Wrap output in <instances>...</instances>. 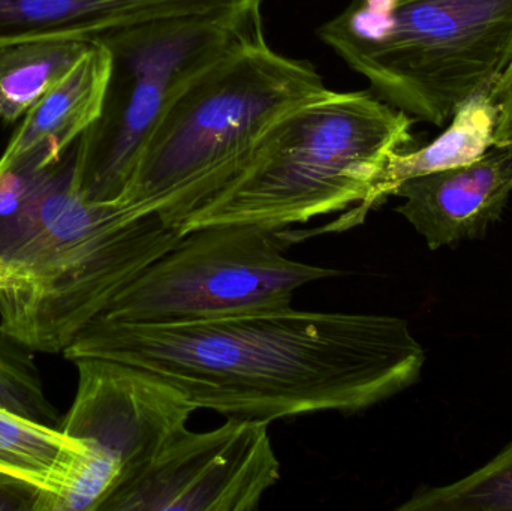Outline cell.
Segmentation results:
<instances>
[{"instance_id": "obj_3", "label": "cell", "mask_w": 512, "mask_h": 511, "mask_svg": "<svg viewBox=\"0 0 512 511\" xmlns=\"http://www.w3.org/2000/svg\"><path fill=\"white\" fill-rule=\"evenodd\" d=\"M412 125V116L370 92L328 89L274 122L180 233L221 224L282 231L336 212L345 213L319 233L360 225L385 165L414 143Z\"/></svg>"}, {"instance_id": "obj_9", "label": "cell", "mask_w": 512, "mask_h": 511, "mask_svg": "<svg viewBox=\"0 0 512 511\" xmlns=\"http://www.w3.org/2000/svg\"><path fill=\"white\" fill-rule=\"evenodd\" d=\"M74 363L77 395L60 429L113 456L122 465V488L188 429L198 408L182 390L138 366L107 359Z\"/></svg>"}, {"instance_id": "obj_8", "label": "cell", "mask_w": 512, "mask_h": 511, "mask_svg": "<svg viewBox=\"0 0 512 511\" xmlns=\"http://www.w3.org/2000/svg\"><path fill=\"white\" fill-rule=\"evenodd\" d=\"M267 422L233 419L209 432L185 429L101 511H254L280 480Z\"/></svg>"}, {"instance_id": "obj_16", "label": "cell", "mask_w": 512, "mask_h": 511, "mask_svg": "<svg viewBox=\"0 0 512 511\" xmlns=\"http://www.w3.org/2000/svg\"><path fill=\"white\" fill-rule=\"evenodd\" d=\"M400 511H512V441L457 482L418 488Z\"/></svg>"}, {"instance_id": "obj_15", "label": "cell", "mask_w": 512, "mask_h": 511, "mask_svg": "<svg viewBox=\"0 0 512 511\" xmlns=\"http://www.w3.org/2000/svg\"><path fill=\"white\" fill-rule=\"evenodd\" d=\"M86 441L0 407V474L53 494Z\"/></svg>"}, {"instance_id": "obj_17", "label": "cell", "mask_w": 512, "mask_h": 511, "mask_svg": "<svg viewBox=\"0 0 512 511\" xmlns=\"http://www.w3.org/2000/svg\"><path fill=\"white\" fill-rule=\"evenodd\" d=\"M33 353L0 326V407L59 428V416L45 393Z\"/></svg>"}, {"instance_id": "obj_11", "label": "cell", "mask_w": 512, "mask_h": 511, "mask_svg": "<svg viewBox=\"0 0 512 511\" xmlns=\"http://www.w3.org/2000/svg\"><path fill=\"white\" fill-rule=\"evenodd\" d=\"M261 5L262 0H0V45L44 38L104 42L146 21L243 14Z\"/></svg>"}, {"instance_id": "obj_10", "label": "cell", "mask_w": 512, "mask_h": 511, "mask_svg": "<svg viewBox=\"0 0 512 511\" xmlns=\"http://www.w3.org/2000/svg\"><path fill=\"white\" fill-rule=\"evenodd\" d=\"M512 195V143L492 144L471 164L406 180L396 212L432 251L484 239Z\"/></svg>"}, {"instance_id": "obj_2", "label": "cell", "mask_w": 512, "mask_h": 511, "mask_svg": "<svg viewBox=\"0 0 512 511\" xmlns=\"http://www.w3.org/2000/svg\"><path fill=\"white\" fill-rule=\"evenodd\" d=\"M156 213L81 192L74 158L48 168L0 224V258L24 279L0 293V326L38 353H62L150 263L179 242Z\"/></svg>"}, {"instance_id": "obj_13", "label": "cell", "mask_w": 512, "mask_h": 511, "mask_svg": "<svg viewBox=\"0 0 512 511\" xmlns=\"http://www.w3.org/2000/svg\"><path fill=\"white\" fill-rule=\"evenodd\" d=\"M498 107L489 92H481L457 108L444 134L427 146L394 153L385 165L367 201L375 209L394 195L406 180L471 164L492 147Z\"/></svg>"}, {"instance_id": "obj_6", "label": "cell", "mask_w": 512, "mask_h": 511, "mask_svg": "<svg viewBox=\"0 0 512 511\" xmlns=\"http://www.w3.org/2000/svg\"><path fill=\"white\" fill-rule=\"evenodd\" d=\"M259 20L261 11L159 18L104 39L113 72L101 117L75 143L81 192L119 200L174 96Z\"/></svg>"}, {"instance_id": "obj_4", "label": "cell", "mask_w": 512, "mask_h": 511, "mask_svg": "<svg viewBox=\"0 0 512 511\" xmlns=\"http://www.w3.org/2000/svg\"><path fill=\"white\" fill-rule=\"evenodd\" d=\"M261 26L237 36L165 108L119 198L134 212L180 231L274 122L327 92L315 66L274 51Z\"/></svg>"}, {"instance_id": "obj_18", "label": "cell", "mask_w": 512, "mask_h": 511, "mask_svg": "<svg viewBox=\"0 0 512 511\" xmlns=\"http://www.w3.org/2000/svg\"><path fill=\"white\" fill-rule=\"evenodd\" d=\"M41 498L29 483L0 474V511H38Z\"/></svg>"}, {"instance_id": "obj_7", "label": "cell", "mask_w": 512, "mask_h": 511, "mask_svg": "<svg viewBox=\"0 0 512 511\" xmlns=\"http://www.w3.org/2000/svg\"><path fill=\"white\" fill-rule=\"evenodd\" d=\"M283 240L282 231L251 224L188 231L129 282L98 318L167 323L288 308L304 285L342 275L291 260Z\"/></svg>"}, {"instance_id": "obj_12", "label": "cell", "mask_w": 512, "mask_h": 511, "mask_svg": "<svg viewBox=\"0 0 512 511\" xmlns=\"http://www.w3.org/2000/svg\"><path fill=\"white\" fill-rule=\"evenodd\" d=\"M113 72V54L92 42L72 68L27 111L12 135L0 167L35 162L57 164L81 135L101 117Z\"/></svg>"}, {"instance_id": "obj_14", "label": "cell", "mask_w": 512, "mask_h": 511, "mask_svg": "<svg viewBox=\"0 0 512 511\" xmlns=\"http://www.w3.org/2000/svg\"><path fill=\"white\" fill-rule=\"evenodd\" d=\"M90 44L44 38L0 45V120L15 123L26 116Z\"/></svg>"}, {"instance_id": "obj_1", "label": "cell", "mask_w": 512, "mask_h": 511, "mask_svg": "<svg viewBox=\"0 0 512 511\" xmlns=\"http://www.w3.org/2000/svg\"><path fill=\"white\" fill-rule=\"evenodd\" d=\"M63 356L138 366L198 410L267 423L369 410L417 384L426 363L403 318L292 306L167 323L95 318Z\"/></svg>"}, {"instance_id": "obj_19", "label": "cell", "mask_w": 512, "mask_h": 511, "mask_svg": "<svg viewBox=\"0 0 512 511\" xmlns=\"http://www.w3.org/2000/svg\"><path fill=\"white\" fill-rule=\"evenodd\" d=\"M489 95L498 107V122L493 134V144H510L512 143V62Z\"/></svg>"}, {"instance_id": "obj_5", "label": "cell", "mask_w": 512, "mask_h": 511, "mask_svg": "<svg viewBox=\"0 0 512 511\" xmlns=\"http://www.w3.org/2000/svg\"><path fill=\"white\" fill-rule=\"evenodd\" d=\"M318 36L382 101L442 128L512 62V0H352Z\"/></svg>"}, {"instance_id": "obj_20", "label": "cell", "mask_w": 512, "mask_h": 511, "mask_svg": "<svg viewBox=\"0 0 512 511\" xmlns=\"http://www.w3.org/2000/svg\"><path fill=\"white\" fill-rule=\"evenodd\" d=\"M23 279L24 275L17 266L0 258V293L9 290V288L17 287L23 282Z\"/></svg>"}]
</instances>
